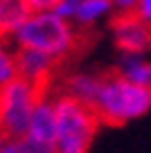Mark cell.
Segmentation results:
<instances>
[{
    "mask_svg": "<svg viewBox=\"0 0 151 153\" xmlns=\"http://www.w3.org/2000/svg\"><path fill=\"white\" fill-rule=\"evenodd\" d=\"M94 111L107 126H124L151 109V87L129 82L117 69L102 72V87L94 101Z\"/></svg>",
    "mask_w": 151,
    "mask_h": 153,
    "instance_id": "obj_1",
    "label": "cell"
},
{
    "mask_svg": "<svg viewBox=\"0 0 151 153\" xmlns=\"http://www.w3.org/2000/svg\"><path fill=\"white\" fill-rule=\"evenodd\" d=\"M13 37L20 47L47 52V54L57 57L60 62L82 52V47H84V35L74 32L72 25L67 22V17H60L55 10L32 13L13 32Z\"/></svg>",
    "mask_w": 151,
    "mask_h": 153,
    "instance_id": "obj_2",
    "label": "cell"
},
{
    "mask_svg": "<svg viewBox=\"0 0 151 153\" xmlns=\"http://www.w3.org/2000/svg\"><path fill=\"white\" fill-rule=\"evenodd\" d=\"M55 123H57L55 153H89L92 141L102 126L97 111L67 91L55 99Z\"/></svg>",
    "mask_w": 151,
    "mask_h": 153,
    "instance_id": "obj_3",
    "label": "cell"
},
{
    "mask_svg": "<svg viewBox=\"0 0 151 153\" xmlns=\"http://www.w3.org/2000/svg\"><path fill=\"white\" fill-rule=\"evenodd\" d=\"M47 94V87L13 76L0 87V131L10 138H22L35 104Z\"/></svg>",
    "mask_w": 151,
    "mask_h": 153,
    "instance_id": "obj_4",
    "label": "cell"
},
{
    "mask_svg": "<svg viewBox=\"0 0 151 153\" xmlns=\"http://www.w3.org/2000/svg\"><path fill=\"white\" fill-rule=\"evenodd\" d=\"M114 42L124 54H144L151 50V22L144 20L134 7L119 10L109 20Z\"/></svg>",
    "mask_w": 151,
    "mask_h": 153,
    "instance_id": "obj_5",
    "label": "cell"
},
{
    "mask_svg": "<svg viewBox=\"0 0 151 153\" xmlns=\"http://www.w3.org/2000/svg\"><path fill=\"white\" fill-rule=\"evenodd\" d=\"M20 141L30 153H55V141H57L55 101L47 99V94L35 104L30 121H27V128Z\"/></svg>",
    "mask_w": 151,
    "mask_h": 153,
    "instance_id": "obj_6",
    "label": "cell"
},
{
    "mask_svg": "<svg viewBox=\"0 0 151 153\" xmlns=\"http://www.w3.org/2000/svg\"><path fill=\"white\" fill-rule=\"evenodd\" d=\"M13 57H15L17 76L37 84V87H47V89H50V82L57 72V67L62 64L57 57L40 52V50H30V47H20Z\"/></svg>",
    "mask_w": 151,
    "mask_h": 153,
    "instance_id": "obj_7",
    "label": "cell"
},
{
    "mask_svg": "<svg viewBox=\"0 0 151 153\" xmlns=\"http://www.w3.org/2000/svg\"><path fill=\"white\" fill-rule=\"evenodd\" d=\"M32 13L22 0H0V37L13 35Z\"/></svg>",
    "mask_w": 151,
    "mask_h": 153,
    "instance_id": "obj_8",
    "label": "cell"
},
{
    "mask_svg": "<svg viewBox=\"0 0 151 153\" xmlns=\"http://www.w3.org/2000/svg\"><path fill=\"white\" fill-rule=\"evenodd\" d=\"M99 87H102V74H74L67 79V94L84 101L87 106H94Z\"/></svg>",
    "mask_w": 151,
    "mask_h": 153,
    "instance_id": "obj_9",
    "label": "cell"
},
{
    "mask_svg": "<svg viewBox=\"0 0 151 153\" xmlns=\"http://www.w3.org/2000/svg\"><path fill=\"white\" fill-rule=\"evenodd\" d=\"M117 72L126 76L129 82L141 84V87H151V59H144L141 54H126L119 62Z\"/></svg>",
    "mask_w": 151,
    "mask_h": 153,
    "instance_id": "obj_10",
    "label": "cell"
},
{
    "mask_svg": "<svg viewBox=\"0 0 151 153\" xmlns=\"http://www.w3.org/2000/svg\"><path fill=\"white\" fill-rule=\"evenodd\" d=\"M13 76H17V69H15V57L0 45V87L5 82H10Z\"/></svg>",
    "mask_w": 151,
    "mask_h": 153,
    "instance_id": "obj_11",
    "label": "cell"
},
{
    "mask_svg": "<svg viewBox=\"0 0 151 153\" xmlns=\"http://www.w3.org/2000/svg\"><path fill=\"white\" fill-rule=\"evenodd\" d=\"M30 13H42V10H55L60 5V0H22Z\"/></svg>",
    "mask_w": 151,
    "mask_h": 153,
    "instance_id": "obj_12",
    "label": "cell"
},
{
    "mask_svg": "<svg viewBox=\"0 0 151 153\" xmlns=\"http://www.w3.org/2000/svg\"><path fill=\"white\" fill-rule=\"evenodd\" d=\"M0 153H30V151L22 146L20 138H10V136H7L3 141V146H0Z\"/></svg>",
    "mask_w": 151,
    "mask_h": 153,
    "instance_id": "obj_13",
    "label": "cell"
},
{
    "mask_svg": "<svg viewBox=\"0 0 151 153\" xmlns=\"http://www.w3.org/2000/svg\"><path fill=\"white\" fill-rule=\"evenodd\" d=\"M134 10H136L141 17H144V20H149V22H151V0H139Z\"/></svg>",
    "mask_w": 151,
    "mask_h": 153,
    "instance_id": "obj_14",
    "label": "cell"
},
{
    "mask_svg": "<svg viewBox=\"0 0 151 153\" xmlns=\"http://www.w3.org/2000/svg\"><path fill=\"white\" fill-rule=\"evenodd\" d=\"M114 5H119V10H129V7H136L139 0H111Z\"/></svg>",
    "mask_w": 151,
    "mask_h": 153,
    "instance_id": "obj_15",
    "label": "cell"
}]
</instances>
